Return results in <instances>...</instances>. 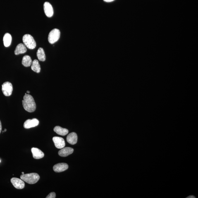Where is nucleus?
Returning a JSON list of instances; mask_svg holds the SVG:
<instances>
[{"instance_id": "nucleus-20", "label": "nucleus", "mask_w": 198, "mask_h": 198, "mask_svg": "<svg viewBox=\"0 0 198 198\" xmlns=\"http://www.w3.org/2000/svg\"><path fill=\"white\" fill-rule=\"evenodd\" d=\"M56 197V193L54 192H51L48 195L46 198H55Z\"/></svg>"}, {"instance_id": "nucleus-15", "label": "nucleus", "mask_w": 198, "mask_h": 198, "mask_svg": "<svg viewBox=\"0 0 198 198\" xmlns=\"http://www.w3.org/2000/svg\"><path fill=\"white\" fill-rule=\"evenodd\" d=\"M54 131L58 135L62 136L66 135L69 132L68 130L67 129L62 128L59 126L55 127L54 129Z\"/></svg>"}, {"instance_id": "nucleus-16", "label": "nucleus", "mask_w": 198, "mask_h": 198, "mask_svg": "<svg viewBox=\"0 0 198 198\" xmlns=\"http://www.w3.org/2000/svg\"><path fill=\"white\" fill-rule=\"evenodd\" d=\"M31 69L36 73H39L41 72V67L39 61L37 60H34L32 62L31 64Z\"/></svg>"}, {"instance_id": "nucleus-18", "label": "nucleus", "mask_w": 198, "mask_h": 198, "mask_svg": "<svg viewBox=\"0 0 198 198\" xmlns=\"http://www.w3.org/2000/svg\"><path fill=\"white\" fill-rule=\"evenodd\" d=\"M37 56L39 61H44L46 60V56L44 49L39 48L37 52Z\"/></svg>"}, {"instance_id": "nucleus-1", "label": "nucleus", "mask_w": 198, "mask_h": 198, "mask_svg": "<svg viewBox=\"0 0 198 198\" xmlns=\"http://www.w3.org/2000/svg\"><path fill=\"white\" fill-rule=\"evenodd\" d=\"M24 109L29 112H33L35 111L36 104L33 97L30 94L25 93L22 101Z\"/></svg>"}, {"instance_id": "nucleus-26", "label": "nucleus", "mask_w": 198, "mask_h": 198, "mask_svg": "<svg viewBox=\"0 0 198 198\" xmlns=\"http://www.w3.org/2000/svg\"><path fill=\"white\" fill-rule=\"evenodd\" d=\"M1 160H0V163H1Z\"/></svg>"}, {"instance_id": "nucleus-7", "label": "nucleus", "mask_w": 198, "mask_h": 198, "mask_svg": "<svg viewBox=\"0 0 198 198\" xmlns=\"http://www.w3.org/2000/svg\"><path fill=\"white\" fill-rule=\"evenodd\" d=\"M39 124V120L37 118L28 119L24 123V127L26 129H29L37 126Z\"/></svg>"}, {"instance_id": "nucleus-22", "label": "nucleus", "mask_w": 198, "mask_h": 198, "mask_svg": "<svg viewBox=\"0 0 198 198\" xmlns=\"http://www.w3.org/2000/svg\"><path fill=\"white\" fill-rule=\"evenodd\" d=\"M2 129V126L1 122V120H0V134L1 133Z\"/></svg>"}, {"instance_id": "nucleus-24", "label": "nucleus", "mask_w": 198, "mask_h": 198, "mask_svg": "<svg viewBox=\"0 0 198 198\" xmlns=\"http://www.w3.org/2000/svg\"><path fill=\"white\" fill-rule=\"evenodd\" d=\"M6 131H7L6 129H5V130L4 131H5V132H6Z\"/></svg>"}, {"instance_id": "nucleus-25", "label": "nucleus", "mask_w": 198, "mask_h": 198, "mask_svg": "<svg viewBox=\"0 0 198 198\" xmlns=\"http://www.w3.org/2000/svg\"><path fill=\"white\" fill-rule=\"evenodd\" d=\"M22 174H24V172H22Z\"/></svg>"}, {"instance_id": "nucleus-11", "label": "nucleus", "mask_w": 198, "mask_h": 198, "mask_svg": "<svg viewBox=\"0 0 198 198\" xmlns=\"http://www.w3.org/2000/svg\"><path fill=\"white\" fill-rule=\"evenodd\" d=\"M73 151V149L71 148H63L58 151V154L60 156L65 157L72 154Z\"/></svg>"}, {"instance_id": "nucleus-17", "label": "nucleus", "mask_w": 198, "mask_h": 198, "mask_svg": "<svg viewBox=\"0 0 198 198\" xmlns=\"http://www.w3.org/2000/svg\"><path fill=\"white\" fill-rule=\"evenodd\" d=\"M3 43L4 46L6 47H8L11 44L12 40V37L11 35L8 33L5 34L3 37Z\"/></svg>"}, {"instance_id": "nucleus-3", "label": "nucleus", "mask_w": 198, "mask_h": 198, "mask_svg": "<svg viewBox=\"0 0 198 198\" xmlns=\"http://www.w3.org/2000/svg\"><path fill=\"white\" fill-rule=\"evenodd\" d=\"M22 41L24 44L28 49H33L36 47V43L33 37L30 34H26L23 36Z\"/></svg>"}, {"instance_id": "nucleus-4", "label": "nucleus", "mask_w": 198, "mask_h": 198, "mask_svg": "<svg viewBox=\"0 0 198 198\" xmlns=\"http://www.w3.org/2000/svg\"><path fill=\"white\" fill-rule=\"evenodd\" d=\"M60 36V31L55 28L51 31L48 36V41L50 44H53L57 42Z\"/></svg>"}, {"instance_id": "nucleus-5", "label": "nucleus", "mask_w": 198, "mask_h": 198, "mask_svg": "<svg viewBox=\"0 0 198 198\" xmlns=\"http://www.w3.org/2000/svg\"><path fill=\"white\" fill-rule=\"evenodd\" d=\"M13 90L12 84L11 83L6 82L3 83L2 85V91L3 94L6 96H10L11 95Z\"/></svg>"}, {"instance_id": "nucleus-12", "label": "nucleus", "mask_w": 198, "mask_h": 198, "mask_svg": "<svg viewBox=\"0 0 198 198\" xmlns=\"http://www.w3.org/2000/svg\"><path fill=\"white\" fill-rule=\"evenodd\" d=\"M31 151L33 157L35 159H39L44 157V153L41 150L37 148H32Z\"/></svg>"}, {"instance_id": "nucleus-13", "label": "nucleus", "mask_w": 198, "mask_h": 198, "mask_svg": "<svg viewBox=\"0 0 198 198\" xmlns=\"http://www.w3.org/2000/svg\"><path fill=\"white\" fill-rule=\"evenodd\" d=\"M67 140L69 143L71 144H76L77 141V134L74 132H72L67 136Z\"/></svg>"}, {"instance_id": "nucleus-8", "label": "nucleus", "mask_w": 198, "mask_h": 198, "mask_svg": "<svg viewBox=\"0 0 198 198\" xmlns=\"http://www.w3.org/2000/svg\"><path fill=\"white\" fill-rule=\"evenodd\" d=\"M55 146L58 149H61L64 148L65 144L64 139L61 137H54L53 138Z\"/></svg>"}, {"instance_id": "nucleus-6", "label": "nucleus", "mask_w": 198, "mask_h": 198, "mask_svg": "<svg viewBox=\"0 0 198 198\" xmlns=\"http://www.w3.org/2000/svg\"><path fill=\"white\" fill-rule=\"evenodd\" d=\"M11 182L15 188L18 189H23L25 187V183L21 179L13 178L11 179Z\"/></svg>"}, {"instance_id": "nucleus-21", "label": "nucleus", "mask_w": 198, "mask_h": 198, "mask_svg": "<svg viewBox=\"0 0 198 198\" xmlns=\"http://www.w3.org/2000/svg\"><path fill=\"white\" fill-rule=\"evenodd\" d=\"M114 1L115 0H104V1L106 2H111Z\"/></svg>"}, {"instance_id": "nucleus-14", "label": "nucleus", "mask_w": 198, "mask_h": 198, "mask_svg": "<svg viewBox=\"0 0 198 198\" xmlns=\"http://www.w3.org/2000/svg\"><path fill=\"white\" fill-rule=\"evenodd\" d=\"M27 50V48L25 45L20 44H18L15 48V53L16 55L23 54L26 52Z\"/></svg>"}, {"instance_id": "nucleus-2", "label": "nucleus", "mask_w": 198, "mask_h": 198, "mask_svg": "<svg viewBox=\"0 0 198 198\" xmlns=\"http://www.w3.org/2000/svg\"><path fill=\"white\" fill-rule=\"evenodd\" d=\"M20 178L27 183L30 184H35L40 179L39 175L36 173L23 174L20 176Z\"/></svg>"}, {"instance_id": "nucleus-9", "label": "nucleus", "mask_w": 198, "mask_h": 198, "mask_svg": "<svg viewBox=\"0 0 198 198\" xmlns=\"http://www.w3.org/2000/svg\"><path fill=\"white\" fill-rule=\"evenodd\" d=\"M44 10L45 14L48 18H51L54 14L52 5L48 2H45L44 4Z\"/></svg>"}, {"instance_id": "nucleus-19", "label": "nucleus", "mask_w": 198, "mask_h": 198, "mask_svg": "<svg viewBox=\"0 0 198 198\" xmlns=\"http://www.w3.org/2000/svg\"><path fill=\"white\" fill-rule=\"evenodd\" d=\"M32 60L30 57L28 55L22 58V63L25 67H30L32 63Z\"/></svg>"}, {"instance_id": "nucleus-10", "label": "nucleus", "mask_w": 198, "mask_h": 198, "mask_svg": "<svg viewBox=\"0 0 198 198\" xmlns=\"http://www.w3.org/2000/svg\"><path fill=\"white\" fill-rule=\"evenodd\" d=\"M68 165L65 163H60L55 165L53 167V170L56 173H61L68 169Z\"/></svg>"}, {"instance_id": "nucleus-23", "label": "nucleus", "mask_w": 198, "mask_h": 198, "mask_svg": "<svg viewBox=\"0 0 198 198\" xmlns=\"http://www.w3.org/2000/svg\"><path fill=\"white\" fill-rule=\"evenodd\" d=\"M27 93H28V94L30 93V91H27Z\"/></svg>"}]
</instances>
